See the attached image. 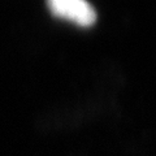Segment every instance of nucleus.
Listing matches in <instances>:
<instances>
[{
    "instance_id": "nucleus-1",
    "label": "nucleus",
    "mask_w": 156,
    "mask_h": 156,
    "mask_svg": "<svg viewBox=\"0 0 156 156\" xmlns=\"http://www.w3.org/2000/svg\"><path fill=\"white\" fill-rule=\"evenodd\" d=\"M48 7L56 16L83 26L91 25L96 20L95 8L85 0H50Z\"/></svg>"
}]
</instances>
